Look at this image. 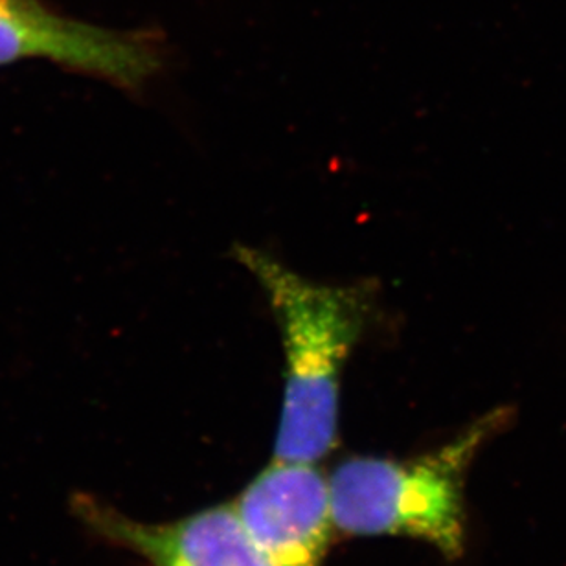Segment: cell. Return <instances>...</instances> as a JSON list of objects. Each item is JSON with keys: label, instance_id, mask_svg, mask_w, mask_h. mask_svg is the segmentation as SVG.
I'll use <instances>...</instances> for the list:
<instances>
[{"label": "cell", "instance_id": "obj_1", "mask_svg": "<svg viewBox=\"0 0 566 566\" xmlns=\"http://www.w3.org/2000/svg\"><path fill=\"white\" fill-rule=\"evenodd\" d=\"M230 256L262 289L282 340L273 458L316 463L337 446L344 368L376 318L377 285L305 279L271 252L243 243H235Z\"/></svg>", "mask_w": 566, "mask_h": 566}, {"label": "cell", "instance_id": "obj_2", "mask_svg": "<svg viewBox=\"0 0 566 566\" xmlns=\"http://www.w3.org/2000/svg\"><path fill=\"white\" fill-rule=\"evenodd\" d=\"M512 418L510 407H499L446 446L410 460L354 457L338 463L329 476L335 528L357 537L423 541L457 562L468 535L463 488L469 468Z\"/></svg>", "mask_w": 566, "mask_h": 566}, {"label": "cell", "instance_id": "obj_3", "mask_svg": "<svg viewBox=\"0 0 566 566\" xmlns=\"http://www.w3.org/2000/svg\"><path fill=\"white\" fill-rule=\"evenodd\" d=\"M49 60L126 91H142L168 65L163 32L109 30L57 15L39 0H0V65Z\"/></svg>", "mask_w": 566, "mask_h": 566}, {"label": "cell", "instance_id": "obj_4", "mask_svg": "<svg viewBox=\"0 0 566 566\" xmlns=\"http://www.w3.org/2000/svg\"><path fill=\"white\" fill-rule=\"evenodd\" d=\"M71 512L88 534L149 566H279L247 534L232 504L171 523H142L98 496L76 493Z\"/></svg>", "mask_w": 566, "mask_h": 566}, {"label": "cell", "instance_id": "obj_5", "mask_svg": "<svg viewBox=\"0 0 566 566\" xmlns=\"http://www.w3.org/2000/svg\"><path fill=\"white\" fill-rule=\"evenodd\" d=\"M232 506L279 566H321L337 530L329 479L313 462L273 458Z\"/></svg>", "mask_w": 566, "mask_h": 566}]
</instances>
